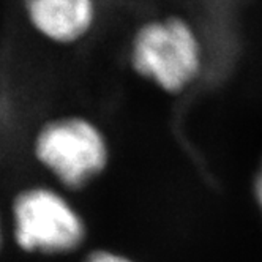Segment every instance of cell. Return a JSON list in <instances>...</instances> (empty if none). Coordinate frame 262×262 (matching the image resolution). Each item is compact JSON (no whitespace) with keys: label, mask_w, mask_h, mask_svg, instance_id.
<instances>
[{"label":"cell","mask_w":262,"mask_h":262,"mask_svg":"<svg viewBox=\"0 0 262 262\" xmlns=\"http://www.w3.org/2000/svg\"><path fill=\"white\" fill-rule=\"evenodd\" d=\"M128 62L142 79L169 95H180L202 73L201 36L193 23L182 14L152 17L131 36Z\"/></svg>","instance_id":"6da1fadb"},{"label":"cell","mask_w":262,"mask_h":262,"mask_svg":"<svg viewBox=\"0 0 262 262\" xmlns=\"http://www.w3.org/2000/svg\"><path fill=\"white\" fill-rule=\"evenodd\" d=\"M35 157L73 190L97 179L109 160L103 131L81 116H63L46 122L33 141Z\"/></svg>","instance_id":"7a4b0ae2"},{"label":"cell","mask_w":262,"mask_h":262,"mask_svg":"<svg viewBox=\"0 0 262 262\" xmlns=\"http://www.w3.org/2000/svg\"><path fill=\"white\" fill-rule=\"evenodd\" d=\"M13 221L17 245L29 253H71L85 238V224L76 209L62 194L43 186L17 193Z\"/></svg>","instance_id":"3957f363"},{"label":"cell","mask_w":262,"mask_h":262,"mask_svg":"<svg viewBox=\"0 0 262 262\" xmlns=\"http://www.w3.org/2000/svg\"><path fill=\"white\" fill-rule=\"evenodd\" d=\"M23 10L30 29L57 46L85 40L98 17L97 0H24Z\"/></svg>","instance_id":"277c9868"},{"label":"cell","mask_w":262,"mask_h":262,"mask_svg":"<svg viewBox=\"0 0 262 262\" xmlns=\"http://www.w3.org/2000/svg\"><path fill=\"white\" fill-rule=\"evenodd\" d=\"M82 262H135V260H131L129 257L123 254L109 251V250H97L87 254Z\"/></svg>","instance_id":"5b68a950"},{"label":"cell","mask_w":262,"mask_h":262,"mask_svg":"<svg viewBox=\"0 0 262 262\" xmlns=\"http://www.w3.org/2000/svg\"><path fill=\"white\" fill-rule=\"evenodd\" d=\"M254 198H256V202L262 212V163H260V167H259L256 179H254Z\"/></svg>","instance_id":"8992f818"},{"label":"cell","mask_w":262,"mask_h":262,"mask_svg":"<svg viewBox=\"0 0 262 262\" xmlns=\"http://www.w3.org/2000/svg\"><path fill=\"white\" fill-rule=\"evenodd\" d=\"M0 247H2V226H0Z\"/></svg>","instance_id":"52a82bcc"}]
</instances>
